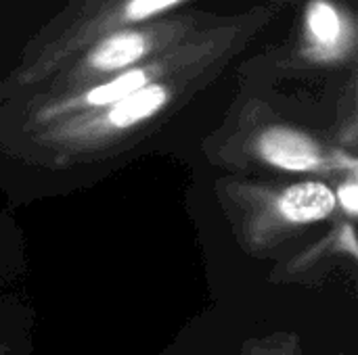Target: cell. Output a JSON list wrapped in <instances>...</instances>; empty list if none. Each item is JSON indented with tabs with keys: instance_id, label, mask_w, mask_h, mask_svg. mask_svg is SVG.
I'll return each instance as SVG.
<instances>
[{
	"instance_id": "6da1fadb",
	"label": "cell",
	"mask_w": 358,
	"mask_h": 355,
	"mask_svg": "<svg viewBox=\"0 0 358 355\" xmlns=\"http://www.w3.org/2000/svg\"><path fill=\"white\" fill-rule=\"evenodd\" d=\"M191 0H73L69 8L57 19V27H48L36 61L27 75H42L69 63L80 50L94 40L166 17Z\"/></svg>"
},
{
	"instance_id": "7a4b0ae2",
	"label": "cell",
	"mask_w": 358,
	"mask_h": 355,
	"mask_svg": "<svg viewBox=\"0 0 358 355\" xmlns=\"http://www.w3.org/2000/svg\"><path fill=\"white\" fill-rule=\"evenodd\" d=\"M216 19L203 13H170L141 25L111 31L80 50L69 61L67 75L71 82H84L90 88L166 52Z\"/></svg>"
},
{
	"instance_id": "3957f363",
	"label": "cell",
	"mask_w": 358,
	"mask_h": 355,
	"mask_svg": "<svg viewBox=\"0 0 358 355\" xmlns=\"http://www.w3.org/2000/svg\"><path fill=\"white\" fill-rule=\"evenodd\" d=\"M357 29L350 13L334 0H310L302 17V52L310 61L334 63L355 50Z\"/></svg>"
},
{
	"instance_id": "277c9868",
	"label": "cell",
	"mask_w": 358,
	"mask_h": 355,
	"mask_svg": "<svg viewBox=\"0 0 358 355\" xmlns=\"http://www.w3.org/2000/svg\"><path fill=\"white\" fill-rule=\"evenodd\" d=\"M245 17H248V13H243L241 15V19H239V23H237V27L233 29V33L243 25V21H245ZM231 33V36H233ZM229 36V38H231ZM227 38V40H229ZM224 42V40H222ZM220 42V44H222ZM218 44V46H220ZM216 48V46H214ZM212 48V50H214ZM208 54V52H206ZM201 59V56H199ZM195 63V61H193ZM185 69V67H182ZM180 71V69H178ZM176 73V71H174ZM172 75V73H170ZM166 77V75H164ZM164 77H159V80H155V82H151V84H147L145 88H141V90H136V92H132V94H128L126 98H122L120 103H115V105H111V107H107V113H105V123H109L111 128H115V130H128V128H132V126H138V123H143V121H147V119H151V117H155L159 111H164L168 105H170V100L174 98V82H168V80H164Z\"/></svg>"
},
{
	"instance_id": "5b68a950",
	"label": "cell",
	"mask_w": 358,
	"mask_h": 355,
	"mask_svg": "<svg viewBox=\"0 0 358 355\" xmlns=\"http://www.w3.org/2000/svg\"><path fill=\"white\" fill-rule=\"evenodd\" d=\"M260 155L275 167L287 172H310L321 163L315 140L292 128H268L258 140Z\"/></svg>"
},
{
	"instance_id": "8992f818",
	"label": "cell",
	"mask_w": 358,
	"mask_h": 355,
	"mask_svg": "<svg viewBox=\"0 0 358 355\" xmlns=\"http://www.w3.org/2000/svg\"><path fill=\"white\" fill-rule=\"evenodd\" d=\"M336 209V195L321 182L289 186L279 199V211L287 222L310 224L325 220Z\"/></svg>"
},
{
	"instance_id": "52a82bcc",
	"label": "cell",
	"mask_w": 358,
	"mask_h": 355,
	"mask_svg": "<svg viewBox=\"0 0 358 355\" xmlns=\"http://www.w3.org/2000/svg\"><path fill=\"white\" fill-rule=\"evenodd\" d=\"M340 201H342V207L348 211V213H357V203H358V188L355 182L346 184L340 188Z\"/></svg>"
},
{
	"instance_id": "ba28073f",
	"label": "cell",
	"mask_w": 358,
	"mask_h": 355,
	"mask_svg": "<svg viewBox=\"0 0 358 355\" xmlns=\"http://www.w3.org/2000/svg\"><path fill=\"white\" fill-rule=\"evenodd\" d=\"M344 234H346V241H348V247H350V253H352V255H357V245H355V232H352V230L348 228V230H346Z\"/></svg>"
}]
</instances>
